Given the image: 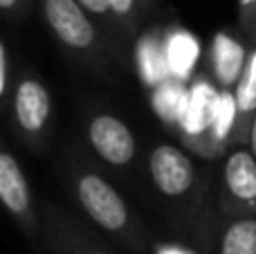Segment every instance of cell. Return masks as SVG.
<instances>
[{"instance_id": "6da1fadb", "label": "cell", "mask_w": 256, "mask_h": 254, "mask_svg": "<svg viewBox=\"0 0 256 254\" xmlns=\"http://www.w3.org/2000/svg\"><path fill=\"white\" fill-rule=\"evenodd\" d=\"M58 176L70 200L88 225L110 236L130 254H150L148 230L108 176L76 148H66Z\"/></svg>"}, {"instance_id": "7a4b0ae2", "label": "cell", "mask_w": 256, "mask_h": 254, "mask_svg": "<svg viewBox=\"0 0 256 254\" xmlns=\"http://www.w3.org/2000/svg\"><path fill=\"white\" fill-rule=\"evenodd\" d=\"M40 14L54 40L70 56L102 79L115 81V66H126L122 48L76 0H40Z\"/></svg>"}, {"instance_id": "3957f363", "label": "cell", "mask_w": 256, "mask_h": 254, "mask_svg": "<svg viewBox=\"0 0 256 254\" xmlns=\"http://www.w3.org/2000/svg\"><path fill=\"white\" fill-rule=\"evenodd\" d=\"M146 174L158 198L171 210L180 212L189 228V216L196 218V232L200 230L202 216L209 207V182L202 178L196 160L178 144L158 142L148 148Z\"/></svg>"}, {"instance_id": "277c9868", "label": "cell", "mask_w": 256, "mask_h": 254, "mask_svg": "<svg viewBox=\"0 0 256 254\" xmlns=\"http://www.w3.org/2000/svg\"><path fill=\"white\" fill-rule=\"evenodd\" d=\"M81 130L86 146L97 162L115 176L130 178L140 160V144L130 124L108 106H90L81 112Z\"/></svg>"}, {"instance_id": "5b68a950", "label": "cell", "mask_w": 256, "mask_h": 254, "mask_svg": "<svg viewBox=\"0 0 256 254\" xmlns=\"http://www.w3.org/2000/svg\"><path fill=\"white\" fill-rule=\"evenodd\" d=\"M4 112L14 135L30 151L43 153L48 148L54 124V99L45 81L34 70H22L16 74V86Z\"/></svg>"}, {"instance_id": "8992f818", "label": "cell", "mask_w": 256, "mask_h": 254, "mask_svg": "<svg viewBox=\"0 0 256 254\" xmlns=\"http://www.w3.org/2000/svg\"><path fill=\"white\" fill-rule=\"evenodd\" d=\"M212 202L232 216L256 214V156L248 142L227 144Z\"/></svg>"}, {"instance_id": "52a82bcc", "label": "cell", "mask_w": 256, "mask_h": 254, "mask_svg": "<svg viewBox=\"0 0 256 254\" xmlns=\"http://www.w3.org/2000/svg\"><path fill=\"white\" fill-rule=\"evenodd\" d=\"M0 200L18 230L27 236V241L34 248L43 246L40 210L36 207L34 192L20 162L7 144L0 148Z\"/></svg>"}, {"instance_id": "ba28073f", "label": "cell", "mask_w": 256, "mask_h": 254, "mask_svg": "<svg viewBox=\"0 0 256 254\" xmlns=\"http://www.w3.org/2000/svg\"><path fill=\"white\" fill-rule=\"evenodd\" d=\"M40 225H43V248L50 254H117L106 246L86 223L66 212L50 198H40Z\"/></svg>"}, {"instance_id": "9c48e42d", "label": "cell", "mask_w": 256, "mask_h": 254, "mask_svg": "<svg viewBox=\"0 0 256 254\" xmlns=\"http://www.w3.org/2000/svg\"><path fill=\"white\" fill-rule=\"evenodd\" d=\"M196 246L207 254H256V214L232 216L209 200Z\"/></svg>"}, {"instance_id": "30bf717a", "label": "cell", "mask_w": 256, "mask_h": 254, "mask_svg": "<svg viewBox=\"0 0 256 254\" xmlns=\"http://www.w3.org/2000/svg\"><path fill=\"white\" fill-rule=\"evenodd\" d=\"M256 115V40L243 58L234 84V120H232L230 142H248L250 126Z\"/></svg>"}, {"instance_id": "8fae6325", "label": "cell", "mask_w": 256, "mask_h": 254, "mask_svg": "<svg viewBox=\"0 0 256 254\" xmlns=\"http://www.w3.org/2000/svg\"><path fill=\"white\" fill-rule=\"evenodd\" d=\"M108 4H110L112 16H115L126 40L140 34L142 22H144V16H146L142 0H108Z\"/></svg>"}, {"instance_id": "7c38bea8", "label": "cell", "mask_w": 256, "mask_h": 254, "mask_svg": "<svg viewBox=\"0 0 256 254\" xmlns=\"http://www.w3.org/2000/svg\"><path fill=\"white\" fill-rule=\"evenodd\" d=\"M76 2H79L81 7H84L86 12H88L90 16L97 20V25L102 27V30L106 32V34L110 36V38L115 40L120 48L126 43L124 34H122L120 25H117L115 16H112V9H110V4H108V0H76Z\"/></svg>"}, {"instance_id": "4fadbf2b", "label": "cell", "mask_w": 256, "mask_h": 254, "mask_svg": "<svg viewBox=\"0 0 256 254\" xmlns=\"http://www.w3.org/2000/svg\"><path fill=\"white\" fill-rule=\"evenodd\" d=\"M16 76L12 72V52H9L7 40H0V104L2 110H7L9 99H12Z\"/></svg>"}, {"instance_id": "5bb4252c", "label": "cell", "mask_w": 256, "mask_h": 254, "mask_svg": "<svg viewBox=\"0 0 256 254\" xmlns=\"http://www.w3.org/2000/svg\"><path fill=\"white\" fill-rule=\"evenodd\" d=\"M236 16L238 30L248 38V43L256 40V0H236Z\"/></svg>"}, {"instance_id": "9a60e30c", "label": "cell", "mask_w": 256, "mask_h": 254, "mask_svg": "<svg viewBox=\"0 0 256 254\" xmlns=\"http://www.w3.org/2000/svg\"><path fill=\"white\" fill-rule=\"evenodd\" d=\"M150 254H207L200 246L191 241H166V238H153Z\"/></svg>"}, {"instance_id": "2e32d148", "label": "cell", "mask_w": 256, "mask_h": 254, "mask_svg": "<svg viewBox=\"0 0 256 254\" xmlns=\"http://www.w3.org/2000/svg\"><path fill=\"white\" fill-rule=\"evenodd\" d=\"M32 7V0H0V9L9 20H22Z\"/></svg>"}, {"instance_id": "e0dca14e", "label": "cell", "mask_w": 256, "mask_h": 254, "mask_svg": "<svg viewBox=\"0 0 256 254\" xmlns=\"http://www.w3.org/2000/svg\"><path fill=\"white\" fill-rule=\"evenodd\" d=\"M248 144L252 146V151H254V156H256V115H254V120H252V126H250V138H248Z\"/></svg>"}, {"instance_id": "ac0fdd59", "label": "cell", "mask_w": 256, "mask_h": 254, "mask_svg": "<svg viewBox=\"0 0 256 254\" xmlns=\"http://www.w3.org/2000/svg\"><path fill=\"white\" fill-rule=\"evenodd\" d=\"M142 4H144V12H146V14H148V12H150V9H153V7H155V0H142Z\"/></svg>"}]
</instances>
